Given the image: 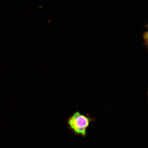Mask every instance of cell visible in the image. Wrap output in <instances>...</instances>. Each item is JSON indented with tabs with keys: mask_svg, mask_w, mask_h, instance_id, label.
<instances>
[{
	"mask_svg": "<svg viewBox=\"0 0 148 148\" xmlns=\"http://www.w3.org/2000/svg\"><path fill=\"white\" fill-rule=\"evenodd\" d=\"M94 121L95 119L88 114H83L77 112L70 116L68 123L70 128L76 134L85 137L90 123Z\"/></svg>",
	"mask_w": 148,
	"mask_h": 148,
	"instance_id": "1",
	"label": "cell"
},
{
	"mask_svg": "<svg viewBox=\"0 0 148 148\" xmlns=\"http://www.w3.org/2000/svg\"><path fill=\"white\" fill-rule=\"evenodd\" d=\"M143 38L145 41V43H144V45L145 46H147L148 45V32H147L144 33L143 35Z\"/></svg>",
	"mask_w": 148,
	"mask_h": 148,
	"instance_id": "2",
	"label": "cell"
}]
</instances>
